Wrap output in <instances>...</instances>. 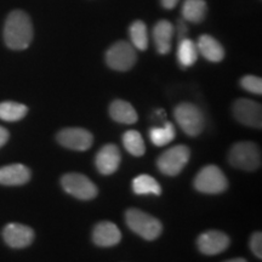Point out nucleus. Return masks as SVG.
<instances>
[{
    "mask_svg": "<svg viewBox=\"0 0 262 262\" xmlns=\"http://www.w3.org/2000/svg\"><path fill=\"white\" fill-rule=\"evenodd\" d=\"M31 17L22 10H14L6 17L4 25V41L11 50H25L33 40Z\"/></svg>",
    "mask_w": 262,
    "mask_h": 262,
    "instance_id": "obj_1",
    "label": "nucleus"
},
{
    "mask_svg": "<svg viewBox=\"0 0 262 262\" xmlns=\"http://www.w3.org/2000/svg\"><path fill=\"white\" fill-rule=\"evenodd\" d=\"M125 220L131 231L146 241H155L163 231V226L158 219L139 209H129L125 214Z\"/></svg>",
    "mask_w": 262,
    "mask_h": 262,
    "instance_id": "obj_2",
    "label": "nucleus"
},
{
    "mask_svg": "<svg viewBox=\"0 0 262 262\" xmlns=\"http://www.w3.org/2000/svg\"><path fill=\"white\" fill-rule=\"evenodd\" d=\"M173 117L183 133L188 136H198L205 126L204 114L201 108L193 103H180L173 111Z\"/></svg>",
    "mask_w": 262,
    "mask_h": 262,
    "instance_id": "obj_3",
    "label": "nucleus"
},
{
    "mask_svg": "<svg viewBox=\"0 0 262 262\" xmlns=\"http://www.w3.org/2000/svg\"><path fill=\"white\" fill-rule=\"evenodd\" d=\"M228 160L232 166L237 169L254 171L261 165V153L254 142H238L228 153Z\"/></svg>",
    "mask_w": 262,
    "mask_h": 262,
    "instance_id": "obj_4",
    "label": "nucleus"
},
{
    "mask_svg": "<svg viewBox=\"0 0 262 262\" xmlns=\"http://www.w3.org/2000/svg\"><path fill=\"white\" fill-rule=\"evenodd\" d=\"M196 191L205 194H219L228 187V181L220 168L215 165H206L196 173L194 179Z\"/></svg>",
    "mask_w": 262,
    "mask_h": 262,
    "instance_id": "obj_5",
    "label": "nucleus"
},
{
    "mask_svg": "<svg viewBox=\"0 0 262 262\" xmlns=\"http://www.w3.org/2000/svg\"><path fill=\"white\" fill-rule=\"evenodd\" d=\"M189 157H191V150L187 146H173L159 156L157 165L164 175L176 176L188 163Z\"/></svg>",
    "mask_w": 262,
    "mask_h": 262,
    "instance_id": "obj_6",
    "label": "nucleus"
},
{
    "mask_svg": "<svg viewBox=\"0 0 262 262\" xmlns=\"http://www.w3.org/2000/svg\"><path fill=\"white\" fill-rule=\"evenodd\" d=\"M136 61L137 55L135 48L127 41H117L106 52V62L108 67L114 71H129L135 66Z\"/></svg>",
    "mask_w": 262,
    "mask_h": 262,
    "instance_id": "obj_7",
    "label": "nucleus"
},
{
    "mask_svg": "<svg viewBox=\"0 0 262 262\" xmlns=\"http://www.w3.org/2000/svg\"><path fill=\"white\" fill-rule=\"evenodd\" d=\"M61 185L68 194L81 201L94 199L98 193L96 185L88 176L77 172L66 173L62 176Z\"/></svg>",
    "mask_w": 262,
    "mask_h": 262,
    "instance_id": "obj_8",
    "label": "nucleus"
},
{
    "mask_svg": "<svg viewBox=\"0 0 262 262\" xmlns=\"http://www.w3.org/2000/svg\"><path fill=\"white\" fill-rule=\"evenodd\" d=\"M56 140L66 148L80 150V152L89 149L94 142L93 134L81 127H67L61 130L57 134Z\"/></svg>",
    "mask_w": 262,
    "mask_h": 262,
    "instance_id": "obj_9",
    "label": "nucleus"
},
{
    "mask_svg": "<svg viewBox=\"0 0 262 262\" xmlns=\"http://www.w3.org/2000/svg\"><path fill=\"white\" fill-rule=\"evenodd\" d=\"M233 114L235 119L243 125L251 127L262 126L261 104L248 98H239L233 103Z\"/></svg>",
    "mask_w": 262,
    "mask_h": 262,
    "instance_id": "obj_10",
    "label": "nucleus"
},
{
    "mask_svg": "<svg viewBox=\"0 0 262 262\" xmlns=\"http://www.w3.org/2000/svg\"><path fill=\"white\" fill-rule=\"evenodd\" d=\"M3 238L9 247L14 249L27 248L34 241V231L21 224H9L3 231Z\"/></svg>",
    "mask_w": 262,
    "mask_h": 262,
    "instance_id": "obj_11",
    "label": "nucleus"
},
{
    "mask_svg": "<svg viewBox=\"0 0 262 262\" xmlns=\"http://www.w3.org/2000/svg\"><path fill=\"white\" fill-rule=\"evenodd\" d=\"M196 244L201 253L212 256L224 253L229 245V238L221 231H208L199 235Z\"/></svg>",
    "mask_w": 262,
    "mask_h": 262,
    "instance_id": "obj_12",
    "label": "nucleus"
},
{
    "mask_svg": "<svg viewBox=\"0 0 262 262\" xmlns=\"http://www.w3.org/2000/svg\"><path fill=\"white\" fill-rule=\"evenodd\" d=\"M120 160H122V157H120V150L118 146L110 143L98 150L95 158V165L98 172L108 176L117 171L120 165Z\"/></svg>",
    "mask_w": 262,
    "mask_h": 262,
    "instance_id": "obj_13",
    "label": "nucleus"
},
{
    "mask_svg": "<svg viewBox=\"0 0 262 262\" xmlns=\"http://www.w3.org/2000/svg\"><path fill=\"white\" fill-rule=\"evenodd\" d=\"M122 239V233L116 224L110 221L100 222L95 226L93 232L94 243L102 248H110L117 245Z\"/></svg>",
    "mask_w": 262,
    "mask_h": 262,
    "instance_id": "obj_14",
    "label": "nucleus"
},
{
    "mask_svg": "<svg viewBox=\"0 0 262 262\" xmlns=\"http://www.w3.org/2000/svg\"><path fill=\"white\" fill-rule=\"evenodd\" d=\"M31 170L22 164H11L0 168V185L21 186L31 180Z\"/></svg>",
    "mask_w": 262,
    "mask_h": 262,
    "instance_id": "obj_15",
    "label": "nucleus"
},
{
    "mask_svg": "<svg viewBox=\"0 0 262 262\" xmlns=\"http://www.w3.org/2000/svg\"><path fill=\"white\" fill-rule=\"evenodd\" d=\"M173 26L166 19H160L153 28V40L156 49L160 55H166L171 50V40L173 35Z\"/></svg>",
    "mask_w": 262,
    "mask_h": 262,
    "instance_id": "obj_16",
    "label": "nucleus"
},
{
    "mask_svg": "<svg viewBox=\"0 0 262 262\" xmlns=\"http://www.w3.org/2000/svg\"><path fill=\"white\" fill-rule=\"evenodd\" d=\"M196 49L205 60L210 62H221L225 57L224 47L211 35H201L196 42Z\"/></svg>",
    "mask_w": 262,
    "mask_h": 262,
    "instance_id": "obj_17",
    "label": "nucleus"
},
{
    "mask_svg": "<svg viewBox=\"0 0 262 262\" xmlns=\"http://www.w3.org/2000/svg\"><path fill=\"white\" fill-rule=\"evenodd\" d=\"M110 116L113 120L122 124H135L137 122V113L135 108L124 100H116L110 106Z\"/></svg>",
    "mask_w": 262,
    "mask_h": 262,
    "instance_id": "obj_18",
    "label": "nucleus"
},
{
    "mask_svg": "<svg viewBox=\"0 0 262 262\" xmlns=\"http://www.w3.org/2000/svg\"><path fill=\"white\" fill-rule=\"evenodd\" d=\"M208 5L205 0H185L182 5V17L192 24H201L204 21Z\"/></svg>",
    "mask_w": 262,
    "mask_h": 262,
    "instance_id": "obj_19",
    "label": "nucleus"
},
{
    "mask_svg": "<svg viewBox=\"0 0 262 262\" xmlns=\"http://www.w3.org/2000/svg\"><path fill=\"white\" fill-rule=\"evenodd\" d=\"M198 58V49L196 44L191 39L185 38L179 41L178 48V60L183 68H188L195 63Z\"/></svg>",
    "mask_w": 262,
    "mask_h": 262,
    "instance_id": "obj_20",
    "label": "nucleus"
},
{
    "mask_svg": "<svg viewBox=\"0 0 262 262\" xmlns=\"http://www.w3.org/2000/svg\"><path fill=\"white\" fill-rule=\"evenodd\" d=\"M133 189L139 195L162 194V187H160V185L149 175L136 176L133 181Z\"/></svg>",
    "mask_w": 262,
    "mask_h": 262,
    "instance_id": "obj_21",
    "label": "nucleus"
},
{
    "mask_svg": "<svg viewBox=\"0 0 262 262\" xmlns=\"http://www.w3.org/2000/svg\"><path fill=\"white\" fill-rule=\"evenodd\" d=\"M28 112V108L25 104L12 101L0 103V119L5 122H18L24 119Z\"/></svg>",
    "mask_w": 262,
    "mask_h": 262,
    "instance_id": "obj_22",
    "label": "nucleus"
},
{
    "mask_svg": "<svg viewBox=\"0 0 262 262\" xmlns=\"http://www.w3.org/2000/svg\"><path fill=\"white\" fill-rule=\"evenodd\" d=\"M129 34L133 47L137 50L145 51L148 48V31L142 21H135L129 28Z\"/></svg>",
    "mask_w": 262,
    "mask_h": 262,
    "instance_id": "obj_23",
    "label": "nucleus"
},
{
    "mask_svg": "<svg viewBox=\"0 0 262 262\" xmlns=\"http://www.w3.org/2000/svg\"><path fill=\"white\" fill-rule=\"evenodd\" d=\"M176 131L171 123L166 122L164 126L152 127L149 130V139L155 146L163 147L169 145L171 141L175 139Z\"/></svg>",
    "mask_w": 262,
    "mask_h": 262,
    "instance_id": "obj_24",
    "label": "nucleus"
},
{
    "mask_svg": "<svg viewBox=\"0 0 262 262\" xmlns=\"http://www.w3.org/2000/svg\"><path fill=\"white\" fill-rule=\"evenodd\" d=\"M123 145L127 152L134 157H141L145 155L146 152V146L142 136L136 130H129L124 134Z\"/></svg>",
    "mask_w": 262,
    "mask_h": 262,
    "instance_id": "obj_25",
    "label": "nucleus"
},
{
    "mask_svg": "<svg viewBox=\"0 0 262 262\" xmlns=\"http://www.w3.org/2000/svg\"><path fill=\"white\" fill-rule=\"evenodd\" d=\"M241 86L243 88L245 91H249V93L251 94H262V80L261 78L256 77V75H245V77L242 78Z\"/></svg>",
    "mask_w": 262,
    "mask_h": 262,
    "instance_id": "obj_26",
    "label": "nucleus"
},
{
    "mask_svg": "<svg viewBox=\"0 0 262 262\" xmlns=\"http://www.w3.org/2000/svg\"><path fill=\"white\" fill-rule=\"evenodd\" d=\"M250 249L255 256L262 258V234L261 232H255L250 238Z\"/></svg>",
    "mask_w": 262,
    "mask_h": 262,
    "instance_id": "obj_27",
    "label": "nucleus"
},
{
    "mask_svg": "<svg viewBox=\"0 0 262 262\" xmlns=\"http://www.w3.org/2000/svg\"><path fill=\"white\" fill-rule=\"evenodd\" d=\"M178 33H179V41L186 38V33H187V26H186L183 19H180L178 22Z\"/></svg>",
    "mask_w": 262,
    "mask_h": 262,
    "instance_id": "obj_28",
    "label": "nucleus"
},
{
    "mask_svg": "<svg viewBox=\"0 0 262 262\" xmlns=\"http://www.w3.org/2000/svg\"><path fill=\"white\" fill-rule=\"evenodd\" d=\"M180 0H160L162 3V6L166 10H172L173 8H176V5L179 4Z\"/></svg>",
    "mask_w": 262,
    "mask_h": 262,
    "instance_id": "obj_29",
    "label": "nucleus"
},
{
    "mask_svg": "<svg viewBox=\"0 0 262 262\" xmlns=\"http://www.w3.org/2000/svg\"><path fill=\"white\" fill-rule=\"evenodd\" d=\"M9 131L5 127L0 126V147H3L9 140Z\"/></svg>",
    "mask_w": 262,
    "mask_h": 262,
    "instance_id": "obj_30",
    "label": "nucleus"
},
{
    "mask_svg": "<svg viewBox=\"0 0 262 262\" xmlns=\"http://www.w3.org/2000/svg\"><path fill=\"white\" fill-rule=\"evenodd\" d=\"M225 262H247V261H245L244 258L238 257V258H232V260H227V261H225Z\"/></svg>",
    "mask_w": 262,
    "mask_h": 262,
    "instance_id": "obj_31",
    "label": "nucleus"
}]
</instances>
